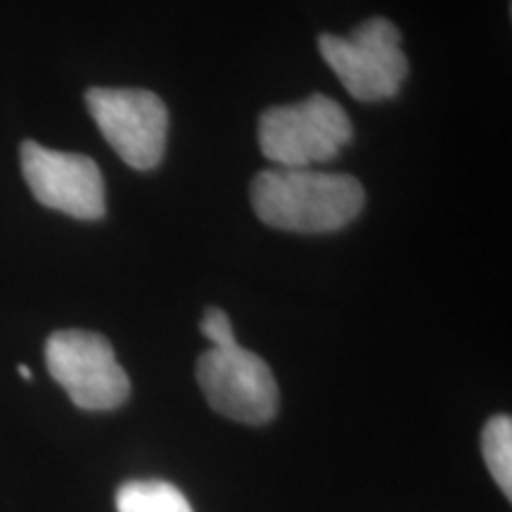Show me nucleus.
I'll return each instance as SVG.
<instances>
[{
    "mask_svg": "<svg viewBox=\"0 0 512 512\" xmlns=\"http://www.w3.org/2000/svg\"><path fill=\"white\" fill-rule=\"evenodd\" d=\"M252 207L266 226L292 233H335L366 207V190L347 174L266 169L252 181Z\"/></svg>",
    "mask_w": 512,
    "mask_h": 512,
    "instance_id": "1",
    "label": "nucleus"
},
{
    "mask_svg": "<svg viewBox=\"0 0 512 512\" xmlns=\"http://www.w3.org/2000/svg\"><path fill=\"white\" fill-rule=\"evenodd\" d=\"M354 138L349 114L328 95L313 93L294 105L271 107L259 119V147L283 169L330 162Z\"/></svg>",
    "mask_w": 512,
    "mask_h": 512,
    "instance_id": "2",
    "label": "nucleus"
},
{
    "mask_svg": "<svg viewBox=\"0 0 512 512\" xmlns=\"http://www.w3.org/2000/svg\"><path fill=\"white\" fill-rule=\"evenodd\" d=\"M318 50L351 98L361 102L394 98L408 76L401 31L387 17H370L347 36L323 34Z\"/></svg>",
    "mask_w": 512,
    "mask_h": 512,
    "instance_id": "3",
    "label": "nucleus"
},
{
    "mask_svg": "<svg viewBox=\"0 0 512 512\" xmlns=\"http://www.w3.org/2000/svg\"><path fill=\"white\" fill-rule=\"evenodd\" d=\"M46 363L53 380L83 411H114L131 394L126 370L98 332H53L46 342Z\"/></svg>",
    "mask_w": 512,
    "mask_h": 512,
    "instance_id": "4",
    "label": "nucleus"
},
{
    "mask_svg": "<svg viewBox=\"0 0 512 512\" xmlns=\"http://www.w3.org/2000/svg\"><path fill=\"white\" fill-rule=\"evenodd\" d=\"M86 107L121 162L136 171H150L162 162L169 112L157 93L95 86L86 93Z\"/></svg>",
    "mask_w": 512,
    "mask_h": 512,
    "instance_id": "5",
    "label": "nucleus"
},
{
    "mask_svg": "<svg viewBox=\"0 0 512 512\" xmlns=\"http://www.w3.org/2000/svg\"><path fill=\"white\" fill-rule=\"evenodd\" d=\"M197 384L219 415L266 425L278 413V382L261 356L240 347H211L197 361Z\"/></svg>",
    "mask_w": 512,
    "mask_h": 512,
    "instance_id": "6",
    "label": "nucleus"
},
{
    "mask_svg": "<svg viewBox=\"0 0 512 512\" xmlns=\"http://www.w3.org/2000/svg\"><path fill=\"white\" fill-rule=\"evenodd\" d=\"M19 155L24 181L43 207L79 221L105 216V178L91 157L50 150L34 140L22 143Z\"/></svg>",
    "mask_w": 512,
    "mask_h": 512,
    "instance_id": "7",
    "label": "nucleus"
},
{
    "mask_svg": "<svg viewBox=\"0 0 512 512\" xmlns=\"http://www.w3.org/2000/svg\"><path fill=\"white\" fill-rule=\"evenodd\" d=\"M119 512H192L181 491L174 484L159 479H138L128 482L117 494Z\"/></svg>",
    "mask_w": 512,
    "mask_h": 512,
    "instance_id": "8",
    "label": "nucleus"
},
{
    "mask_svg": "<svg viewBox=\"0 0 512 512\" xmlns=\"http://www.w3.org/2000/svg\"><path fill=\"white\" fill-rule=\"evenodd\" d=\"M482 453L505 498L512 496V420L494 415L482 432Z\"/></svg>",
    "mask_w": 512,
    "mask_h": 512,
    "instance_id": "9",
    "label": "nucleus"
},
{
    "mask_svg": "<svg viewBox=\"0 0 512 512\" xmlns=\"http://www.w3.org/2000/svg\"><path fill=\"white\" fill-rule=\"evenodd\" d=\"M200 330H202V335L207 337L211 344H214V347H228V344L238 342V339H235L233 325H230L228 313L216 309V306H211V309L204 311Z\"/></svg>",
    "mask_w": 512,
    "mask_h": 512,
    "instance_id": "10",
    "label": "nucleus"
},
{
    "mask_svg": "<svg viewBox=\"0 0 512 512\" xmlns=\"http://www.w3.org/2000/svg\"><path fill=\"white\" fill-rule=\"evenodd\" d=\"M17 370H19V375L24 377V380H31V370L27 366H19Z\"/></svg>",
    "mask_w": 512,
    "mask_h": 512,
    "instance_id": "11",
    "label": "nucleus"
}]
</instances>
